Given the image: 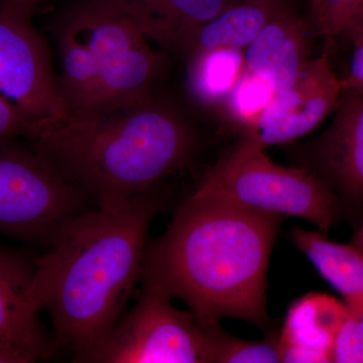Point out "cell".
<instances>
[{
    "mask_svg": "<svg viewBox=\"0 0 363 363\" xmlns=\"http://www.w3.org/2000/svg\"><path fill=\"white\" fill-rule=\"evenodd\" d=\"M284 219L195 188L147 245L142 283L180 298L204 323L234 318L269 333L267 267Z\"/></svg>",
    "mask_w": 363,
    "mask_h": 363,
    "instance_id": "1",
    "label": "cell"
},
{
    "mask_svg": "<svg viewBox=\"0 0 363 363\" xmlns=\"http://www.w3.org/2000/svg\"><path fill=\"white\" fill-rule=\"evenodd\" d=\"M166 206L161 190L116 209L86 210L35 257L32 296L56 346L88 362L124 315L142 281L150 227Z\"/></svg>",
    "mask_w": 363,
    "mask_h": 363,
    "instance_id": "2",
    "label": "cell"
},
{
    "mask_svg": "<svg viewBox=\"0 0 363 363\" xmlns=\"http://www.w3.org/2000/svg\"><path fill=\"white\" fill-rule=\"evenodd\" d=\"M99 209L161 190L194 164L201 136L178 105L159 94L91 118H68L28 142Z\"/></svg>",
    "mask_w": 363,
    "mask_h": 363,
    "instance_id": "3",
    "label": "cell"
},
{
    "mask_svg": "<svg viewBox=\"0 0 363 363\" xmlns=\"http://www.w3.org/2000/svg\"><path fill=\"white\" fill-rule=\"evenodd\" d=\"M60 85L68 118L104 116L157 94L168 67L130 21L80 0L59 26ZM67 118V119H68Z\"/></svg>",
    "mask_w": 363,
    "mask_h": 363,
    "instance_id": "4",
    "label": "cell"
},
{
    "mask_svg": "<svg viewBox=\"0 0 363 363\" xmlns=\"http://www.w3.org/2000/svg\"><path fill=\"white\" fill-rule=\"evenodd\" d=\"M264 150L241 138L196 188L255 211L305 219L328 233L344 214L335 193L308 169L272 162Z\"/></svg>",
    "mask_w": 363,
    "mask_h": 363,
    "instance_id": "5",
    "label": "cell"
},
{
    "mask_svg": "<svg viewBox=\"0 0 363 363\" xmlns=\"http://www.w3.org/2000/svg\"><path fill=\"white\" fill-rule=\"evenodd\" d=\"M88 200L28 145H0V233L52 245Z\"/></svg>",
    "mask_w": 363,
    "mask_h": 363,
    "instance_id": "6",
    "label": "cell"
},
{
    "mask_svg": "<svg viewBox=\"0 0 363 363\" xmlns=\"http://www.w3.org/2000/svg\"><path fill=\"white\" fill-rule=\"evenodd\" d=\"M142 286L135 306L88 362L211 363L206 324L177 309L156 286Z\"/></svg>",
    "mask_w": 363,
    "mask_h": 363,
    "instance_id": "7",
    "label": "cell"
},
{
    "mask_svg": "<svg viewBox=\"0 0 363 363\" xmlns=\"http://www.w3.org/2000/svg\"><path fill=\"white\" fill-rule=\"evenodd\" d=\"M0 95L30 128L28 142L68 118L44 38L30 20L0 9Z\"/></svg>",
    "mask_w": 363,
    "mask_h": 363,
    "instance_id": "8",
    "label": "cell"
},
{
    "mask_svg": "<svg viewBox=\"0 0 363 363\" xmlns=\"http://www.w3.org/2000/svg\"><path fill=\"white\" fill-rule=\"evenodd\" d=\"M326 130L298 150L308 169L337 196L344 213L363 212V89L343 88Z\"/></svg>",
    "mask_w": 363,
    "mask_h": 363,
    "instance_id": "9",
    "label": "cell"
},
{
    "mask_svg": "<svg viewBox=\"0 0 363 363\" xmlns=\"http://www.w3.org/2000/svg\"><path fill=\"white\" fill-rule=\"evenodd\" d=\"M342 92L328 54L310 60L290 89L276 93L253 128L243 133L260 147L285 145L311 133L333 112Z\"/></svg>",
    "mask_w": 363,
    "mask_h": 363,
    "instance_id": "10",
    "label": "cell"
},
{
    "mask_svg": "<svg viewBox=\"0 0 363 363\" xmlns=\"http://www.w3.org/2000/svg\"><path fill=\"white\" fill-rule=\"evenodd\" d=\"M130 21L181 58L196 33L236 0H83Z\"/></svg>",
    "mask_w": 363,
    "mask_h": 363,
    "instance_id": "11",
    "label": "cell"
},
{
    "mask_svg": "<svg viewBox=\"0 0 363 363\" xmlns=\"http://www.w3.org/2000/svg\"><path fill=\"white\" fill-rule=\"evenodd\" d=\"M33 274L35 257L0 248V340L32 353L42 362L52 357L56 344L48 335L33 302Z\"/></svg>",
    "mask_w": 363,
    "mask_h": 363,
    "instance_id": "12",
    "label": "cell"
},
{
    "mask_svg": "<svg viewBox=\"0 0 363 363\" xmlns=\"http://www.w3.org/2000/svg\"><path fill=\"white\" fill-rule=\"evenodd\" d=\"M307 23L291 6L245 50V70L266 78L274 92L290 89L309 64Z\"/></svg>",
    "mask_w": 363,
    "mask_h": 363,
    "instance_id": "13",
    "label": "cell"
},
{
    "mask_svg": "<svg viewBox=\"0 0 363 363\" xmlns=\"http://www.w3.org/2000/svg\"><path fill=\"white\" fill-rule=\"evenodd\" d=\"M345 314V303L326 294L298 298L279 332L281 362H331L332 346Z\"/></svg>",
    "mask_w": 363,
    "mask_h": 363,
    "instance_id": "14",
    "label": "cell"
},
{
    "mask_svg": "<svg viewBox=\"0 0 363 363\" xmlns=\"http://www.w3.org/2000/svg\"><path fill=\"white\" fill-rule=\"evenodd\" d=\"M289 7L288 0H236L198 30L182 59L199 50H245Z\"/></svg>",
    "mask_w": 363,
    "mask_h": 363,
    "instance_id": "15",
    "label": "cell"
},
{
    "mask_svg": "<svg viewBox=\"0 0 363 363\" xmlns=\"http://www.w3.org/2000/svg\"><path fill=\"white\" fill-rule=\"evenodd\" d=\"M291 238L322 278L342 296L345 304L363 305V255L357 248L300 227H294Z\"/></svg>",
    "mask_w": 363,
    "mask_h": 363,
    "instance_id": "16",
    "label": "cell"
},
{
    "mask_svg": "<svg viewBox=\"0 0 363 363\" xmlns=\"http://www.w3.org/2000/svg\"><path fill=\"white\" fill-rule=\"evenodd\" d=\"M183 60L189 94L196 104L207 109H218L245 71V50H199Z\"/></svg>",
    "mask_w": 363,
    "mask_h": 363,
    "instance_id": "17",
    "label": "cell"
},
{
    "mask_svg": "<svg viewBox=\"0 0 363 363\" xmlns=\"http://www.w3.org/2000/svg\"><path fill=\"white\" fill-rule=\"evenodd\" d=\"M274 94L266 78L245 70L218 109L229 123L240 128L243 135L259 121Z\"/></svg>",
    "mask_w": 363,
    "mask_h": 363,
    "instance_id": "18",
    "label": "cell"
},
{
    "mask_svg": "<svg viewBox=\"0 0 363 363\" xmlns=\"http://www.w3.org/2000/svg\"><path fill=\"white\" fill-rule=\"evenodd\" d=\"M206 326L211 363L281 362L279 332H269L262 340L250 341L234 337L219 323H206Z\"/></svg>",
    "mask_w": 363,
    "mask_h": 363,
    "instance_id": "19",
    "label": "cell"
},
{
    "mask_svg": "<svg viewBox=\"0 0 363 363\" xmlns=\"http://www.w3.org/2000/svg\"><path fill=\"white\" fill-rule=\"evenodd\" d=\"M310 7L314 32L333 40L345 38L363 13V0H313Z\"/></svg>",
    "mask_w": 363,
    "mask_h": 363,
    "instance_id": "20",
    "label": "cell"
},
{
    "mask_svg": "<svg viewBox=\"0 0 363 363\" xmlns=\"http://www.w3.org/2000/svg\"><path fill=\"white\" fill-rule=\"evenodd\" d=\"M345 305V317L332 346L331 362L363 363V305Z\"/></svg>",
    "mask_w": 363,
    "mask_h": 363,
    "instance_id": "21",
    "label": "cell"
},
{
    "mask_svg": "<svg viewBox=\"0 0 363 363\" xmlns=\"http://www.w3.org/2000/svg\"><path fill=\"white\" fill-rule=\"evenodd\" d=\"M345 38L352 45V52L347 74L341 78L342 87L363 89V13L351 26Z\"/></svg>",
    "mask_w": 363,
    "mask_h": 363,
    "instance_id": "22",
    "label": "cell"
},
{
    "mask_svg": "<svg viewBox=\"0 0 363 363\" xmlns=\"http://www.w3.org/2000/svg\"><path fill=\"white\" fill-rule=\"evenodd\" d=\"M32 135L30 128L18 111L0 95V145Z\"/></svg>",
    "mask_w": 363,
    "mask_h": 363,
    "instance_id": "23",
    "label": "cell"
},
{
    "mask_svg": "<svg viewBox=\"0 0 363 363\" xmlns=\"http://www.w3.org/2000/svg\"><path fill=\"white\" fill-rule=\"evenodd\" d=\"M39 362L32 353L21 350L13 344L0 340V363H33Z\"/></svg>",
    "mask_w": 363,
    "mask_h": 363,
    "instance_id": "24",
    "label": "cell"
},
{
    "mask_svg": "<svg viewBox=\"0 0 363 363\" xmlns=\"http://www.w3.org/2000/svg\"><path fill=\"white\" fill-rule=\"evenodd\" d=\"M40 0H0V9L32 21Z\"/></svg>",
    "mask_w": 363,
    "mask_h": 363,
    "instance_id": "25",
    "label": "cell"
},
{
    "mask_svg": "<svg viewBox=\"0 0 363 363\" xmlns=\"http://www.w3.org/2000/svg\"><path fill=\"white\" fill-rule=\"evenodd\" d=\"M350 245L357 248L363 255V220L362 223L359 224V226H358L357 230L355 231L354 235H353L352 240H351Z\"/></svg>",
    "mask_w": 363,
    "mask_h": 363,
    "instance_id": "26",
    "label": "cell"
},
{
    "mask_svg": "<svg viewBox=\"0 0 363 363\" xmlns=\"http://www.w3.org/2000/svg\"><path fill=\"white\" fill-rule=\"evenodd\" d=\"M309 1H310V2H312V1H313V0H309Z\"/></svg>",
    "mask_w": 363,
    "mask_h": 363,
    "instance_id": "27",
    "label": "cell"
}]
</instances>
